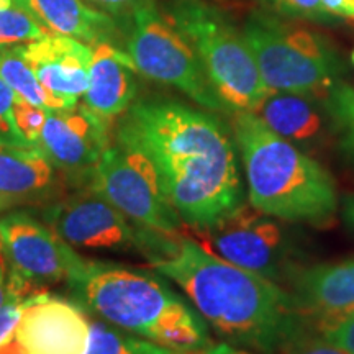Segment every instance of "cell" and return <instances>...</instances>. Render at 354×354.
<instances>
[{
    "label": "cell",
    "instance_id": "9",
    "mask_svg": "<svg viewBox=\"0 0 354 354\" xmlns=\"http://www.w3.org/2000/svg\"><path fill=\"white\" fill-rule=\"evenodd\" d=\"M92 187L117 207L135 227L176 234L184 227L154 169L140 153L112 145L88 179Z\"/></svg>",
    "mask_w": 354,
    "mask_h": 354
},
{
    "label": "cell",
    "instance_id": "19",
    "mask_svg": "<svg viewBox=\"0 0 354 354\" xmlns=\"http://www.w3.org/2000/svg\"><path fill=\"white\" fill-rule=\"evenodd\" d=\"M13 6L25 10L48 33L84 43L110 41L115 32L113 20L84 0H13Z\"/></svg>",
    "mask_w": 354,
    "mask_h": 354
},
{
    "label": "cell",
    "instance_id": "37",
    "mask_svg": "<svg viewBox=\"0 0 354 354\" xmlns=\"http://www.w3.org/2000/svg\"><path fill=\"white\" fill-rule=\"evenodd\" d=\"M351 63H353V66H354V50H353V53H351Z\"/></svg>",
    "mask_w": 354,
    "mask_h": 354
},
{
    "label": "cell",
    "instance_id": "5",
    "mask_svg": "<svg viewBox=\"0 0 354 354\" xmlns=\"http://www.w3.org/2000/svg\"><path fill=\"white\" fill-rule=\"evenodd\" d=\"M167 19L194 46L227 113H254L271 91L241 30L201 0H177Z\"/></svg>",
    "mask_w": 354,
    "mask_h": 354
},
{
    "label": "cell",
    "instance_id": "16",
    "mask_svg": "<svg viewBox=\"0 0 354 354\" xmlns=\"http://www.w3.org/2000/svg\"><path fill=\"white\" fill-rule=\"evenodd\" d=\"M19 50L41 86L53 95L76 105L86 94L92 63V48L87 43L48 33Z\"/></svg>",
    "mask_w": 354,
    "mask_h": 354
},
{
    "label": "cell",
    "instance_id": "20",
    "mask_svg": "<svg viewBox=\"0 0 354 354\" xmlns=\"http://www.w3.org/2000/svg\"><path fill=\"white\" fill-rule=\"evenodd\" d=\"M0 79L12 88L15 97H20L35 107L44 109L48 112L73 109L77 105L48 92L35 76L33 69L26 63L25 57L21 56L19 46L0 51Z\"/></svg>",
    "mask_w": 354,
    "mask_h": 354
},
{
    "label": "cell",
    "instance_id": "22",
    "mask_svg": "<svg viewBox=\"0 0 354 354\" xmlns=\"http://www.w3.org/2000/svg\"><path fill=\"white\" fill-rule=\"evenodd\" d=\"M336 148L354 166V86L339 81L322 99Z\"/></svg>",
    "mask_w": 354,
    "mask_h": 354
},
{
    "label": "cell",
    "instance_id": "28",
    "mask_svg": "<svg viewBox=\"0 0 354 354\" xmlns=\"http://www.w3.org/2000/svg\"><path fill=\"white\" fill-rule=\"evenodd\" d=\"M312 326L333 346L346 354H354V312L313 323Z\"/></svg>",
    "mask_w": 354,
    "mask_h": 354
},
{
    "label": "cell",
    "instance_id": "14",
    "mask_svg": "<svg viewBox=\"0 0 354 354\" xmlns=\"http://www.w3.org/2000/svg\"><path fill=\"white\" fill-rule=\"evenodd\" d=\"M73 184L38 148L0 146V214L64 197Z\"/></svg>",
    "mask_w": 354,
    "mask_h": 354
},
{
    "label": "cell",
    "instance_id": "8",
    "mask_svg": "<svg viewBox=\"0 0 354 354\" xmlns=\"http://www.w3.org/2000/svg\"><path fill=\"white\" fill-rule=\"evenodd\" d=\"M281 223L284 221L243 205L198 234L220 258L284 287L302 264V253Z\"/></svg>",
    "mask_w": 354,
    "mask_h": 354
},
{
    "label": "cell",
    "instance_id": "7",
    "mask_svg": "<svg viewBox=\"0 0 354 354\" xmlns=\"http://www.w3.org/2000/svg\"><path fill=\"white\" fill-rule=\"evenodd\" d=\"M130 13L125 51L138 74L177 88L205 110L227 113L194 46L151 0Z\"/></svg>",
    "mask_w": 354,
    "mask_h": 354
},
{
    "label": "cell",
    "instance_id": "3",
    "mask_svg": "<svg viewBox=\"0 0 354 354\" xmlns=\"http://www.w3.org/2000/svg\"><path fill=\"white\" fill-rule=\"evenodd\" d=\"M68 287L84 310L159 346L203 353L214 344L201 313L158 274L87 259Z\"/></svg>",
    "mask_w": 354,
    "mask_h": 354
},
{
    "label": "cell",
    "instance_id": "29",
    "mask_svg": "<svg viewBox=\"0 0 354 354\" xmlns=\"http://www.w3.org/2000/svg\"><path fill=\"white\" fill-rule=\"evenodd\" d=\"M13 102L15 94L6 82L0 79V146H12V148H32L26 145L24 136L17 128L13 118Z\"/></svg>",
    "mask_w": 354,
    "mask_h": 354
},
{
    "label": "cell",
    "instance_id": "31",
    "mask_svg": "<svg viewBox=\"0 0 354 354\" xmlns=\"http://www.w3.org/2000/svg\"><path fill=\"white\" fill-rule=\"evenodd\" d=\"M92 3H97V6L105 8V10L118 13L125 10H133L136 6H140L145 0H91Z\"/></svg>",
    "mask_w": 354,
    "mask_h": 354
},
{
    "label": "cell",
    "instance_id": "23",
    "mask_svg": "<svg viewBox=\"0 0 354 354\" xmlns=\"http://www.w3.org/2000/svg\"><path fill=\"white\" fill-rule=\"evenodd\" d=\"M38 292H43V289L30 286L7 269V294L3 302L0 304V346L15 336L26 304Z\"/></svg>",
    "mask_w": 354,
    "mask_h": 354
},
{
    "label": "cell",
    "instance_id": "1",
    "mask_svg": "<svg viewBox=\"0 0 354 354\" xmlns=\"http://www.w3.org/2000/svg\"><path fill=\"white\" fill-rule=\"evenodd\" d=\"M115 138L151 165L167 201L196 233L246 205L233 131L210 110L165 97L135 100Z\"/></svg>",
    "mask_w": 354,
    "mask_h": 354
},
{
    "label": "cell",
    "instance_id": "30",
    "mask_svg": "<svg viewBox=\"0 0 354 354\" xmlns=\"http://www.w3.org/2000/svg\"><path fill=\"white\" fill-rule=\"evenodd\" d=\"M325 10L335 17L336 20L339 19H351L354 20V0H322Z\"/></svg>",
    "mask_w": 354,
    "mask_h": 354
},
{
    "label": "cell",
    "instance_id": "4",
    "mask_svg": "<svg viewBox=\"0 0 354 354\" xmlns=\"http://www.w3.org/2000/svg\"><path fill=\"white\" fill-rule=\"evenodd\" d=\"M232 117L250 205L284 223L322 227L333 221L342 201L331 172L256 113Z\"/></svg>",
    "mask_w": 354,
    "mask_h": 354
},
{
    "label": "cell",
    "instance_id": "32",
    "mask_svg": "<svg viewBox=\"0 0 354 354\" xmlns=\"http://www.w3.org/2000/svg\"><path fill=\"white\" fill-rule=\"evenodd\" d=\"M342 216L344 225L354 232V194H348L342 198Z\"/></svg>",
    "mask_w": 354,
    "mask_h": 354
},
{
    "label": "cell",
    "instance_id": "38",
    "mask_svg": "<svg viewBox=\"0 0 354 354\" xmlns=\"http://www.w3.org/2000/svg\"><path fill=\"white\" fill-rule=\"evenodd\" d=\"M187 354H203V353H187Z\"/></svg>",
    "mask_w": 354,
    "mask_h": 354
},
{
    "label": "cell",
    "instance_id": "10",
    "mask_svg": "<svg viewBox=\"0 0 354 354\" xmlns=\"http://www.w3.org/2000/svg\"><path fill=\"white\" fill-rule=\"evenodd\" d=\"M0 253L8 271L30 286L68 282L87 259L30 210H8L0 216Z\"/></svg>",
    "mask_w": 354,
    "mask_h": 354
},
{
    "label": "cell",
    "instance_id": "2",
    "mask_svg": "<svg viewBox=\"0 0 354 354\" xmlns=\"http://www.w3.org/2000/svg\"><path fill=\"white\" fill-rule=\"evenodd\" d=\"M136 250L184 292L209 328L232 346L279 354L307 323L284 287L220 258L183 233L136 227Z\"/></svg>",
    "mask_w": 354,
    "mask_h": 354
},
{
    "label": "cell",
    "instance_id": "34",
    "mask_svg": "<svg viewBox=\"0 0 354 354\" xmlns=\"http://www.w3.org/2000/svg\"><path fill=\"white\" fill-rule=\"evenodd\" d=\"M0 354H26L21 348V344L17 342V338L13 336L12 339H8L7 343H3L0 346Z\"/></svg>",
    "mask_w": 354,
    "mask_h": 354
},
{
    "label": "cell",
    "instance_id": "6",
    "mask_svg": "<svg viewBox=\"0 0 354 354\" xmlns=\"http://www.w3.org/2000/svg\"><path fill=\"white\" fill-rule=\"evenodd\" d=\"M263 81L271 92L323 99L342 81L344 63L333 44L312 30L269 12H253L243 25Z\"/></svg>",
    "mask_w": 354,
    "mask_h": 354
},
{
    "label": "cell",
    "instance_id": "13",
    "mask_svg": "<svg viewBox=\"0 0 354 354\" xmlns=\"http://www.w3.org/2000/svg\"><path fill=\"white\" fill-rule=\"evenodd\" d=\"M88 326L86 310L76 300L43 290L30 297L15 338L26 354H84Z\"/></svg>",
    "mask_w": 354,
    "mask_h": 354
},
{
    "label": "cell",
    "instance_id": "25",
    "mask_svg": "<svg viewBox=\"0 0 354 354\" xmlns=\"http://www.w3.org/2000/svg\"><path fill=\"white\" fill-rule=\"evenodd\" d=\"M264 7L281 17L289 19L320 21V24H331L336 21L323 7L322 0H259Z\"/></svg>",
    "mask_w": 354,
    "mask_h": 354
},
{
    "label": "cell",
    "instance_id": "27",
    "mask_svg": "<svg viewBox=\"0 0 354 354\" xmlns=\"http://www.w3.org/2000/svg\"><path fill=\"white\" fill-rule=\"evenodd\" d=\"M48 110L35 107L20 97H15L13 102V118H15L17 128L24 136L26 145L37 148L39 136H41L44 122H46Z\"/></svg>",
    "mask_w": 354,
    "mask_h": 354
},
{
    "label": "cell",
    "instance_id": "11",
    "mask_svg": "<svg viewBox=\"0 0 354 354\" xmlns=\"http://www.w3.org/2000/svg\"><path fill=\"white\" fill-rule=\"evenodd\" d=\"M44 223L73 248L136 250V227L107 198L82 185L43 207Z\"/></svg>",
    "mask_w": 354,
    "mask_h": 354
},
{
    "label": "cell",
    "instance_id": "26",
    "mask_svg": "<svg viewBox=\"0 0 354 354\" xmlns=\"http://www.w3.org/2000/svg\"><path fill=\"white\" fill-rule=\"evenodd\" d=\"M279 354H346L326 342L307 322L282 344Z\"/></svg>",
    "mask_w": 354,
    "mask_h": 354
},
{
    "label": "cell",
    "instance_id": "24",
    "mask_svg": "<svg viewBox=\"0 0 354 354\" xmlns=\"http://www.w3.org/2000/svg\"><path fill=\"white\" fill-rule=\"evenodd\" d=\"M44 35H48L46 30L21 8H0V51L37 41Z\"/></svg>",
    "mask_w": 354,
    "mask_h": 354
},
{
    "label": "cell",
    "instance_id": "35",
    "mask_svg": "<svg viewBox=\"0 0 354 354\" xmlns=\"http://www.w3.org/2000/svg\"><path fill=\"white\" fill-rule=\"evenodd\" d=\"M7 294V266L3 261H0V304L3 302Z\"/></svg>",
    "mask_w": 354,
    "mask_h": 354
},
{
    "label": "cell",
    "instance_id": "33",
    "mask_svg": "<svg viewBox=\"0 0 354 354\" xmlns=\"http://www.w3.org/2000/svg\"><path fill=\"white\" fill-rule=\"evenodd\" d=\"M203 354H259L254 351H250V349L245 348H238V346H232L228 343H218V344H212L210 348H207Z\"/></svg>",
    "mask_w": 354,
    "mask_h": 354
},
{
    "label": "cell",
    "instance_id": "18",
    "mask_svg": "<svg viewBox=\"0 0 354 354\" xmlns=\"http://www.w3.org/2000/svg\"><path fill=\"white\" fill-rule=\"evenodd\" d=\"M254 113L274 133L308 154L323 143L330 128L322 100L295 92H269Z\"/></svg>",
    "mask_w": 354,
    "mask_h": 354
},
{
    "label": "cell",
    "instance_id": "36",
    "mask_svg": "<svg viewBox=\"0 0 354 354\" xmlns=\"http://www.w3.org/2000/svg\"><path fill=\"white\" fill-rule=\"evenodd\" d=\"M12 6H13V0H0V8L12 7Z\"/></svg>",
    "mask_w": 354,
    "mask_h": 354
},
{
    "label": "cell",
    "instance_id": "21",
    "mask_svg": "<svg viewBox=\"0 0 354 354\" xmlns=\"http://www.w3.org/2000/svg\"><path fill=\"white\" fill-rule=\"evenodd\" d=\"M84 354H187L159 346L104 320H91Z\"/></svg>",
    "mask_w": 354,
    "mask_h": 354
},
{
    "label": "cell",
    "instance_id": "15",
    "mask_svg": "<svg viewBox=\"0 0 354 354\" xmlns=\"http://www.w3.org/2000/svg\"><path fill=\"white\" fill-rule=\"evenodd\" d=\"M297 312L313 323L354 312V258L305 266L300 264L287 279Z\"/></svg>",
    "mask_w": 354,
    "mask_h": 354
},
{
    "label": "cell",
    "instance_id": "12",
    "mask_svg": "<svg viewBox=\"0 0 354 354\" xmlns=\"http://www.w3.org/2000/svg\"><path fill=\"white\" fill-rule=\"evenodd\" d=\"M110 130L112 123L102 120L84 104L51 110L37 148L77 189L88 184L95 166L112 146Z\"/></svg>",
    "mask_w": 354,
    "mask_h": 354
},
{
    "label": "cell",
    "instance_id": "17",
    "mask_svg": "<svg viewBox=\"0 0 354 354\" xmlns=\"http://www.w3.org/2000/svg\"><path fill=\"white\" fill-rule=\"evenodd\" d=\"M138 71L127 51L110 41L92 46V63L88 68L84 105L102 120L113 123L130 109L138 95Z\"/></svg>",
    "mask_w": 354,
    "mask_h": 354
}]
</instances>
